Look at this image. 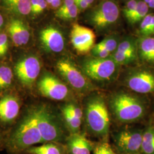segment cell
<instances>
[{
	"mask_svg": "<svg viewBox=\"0 0 154 154\" xmlns=\"http://www.w3.org/2000/svg\"><path fill=\"white\" fill-rule=\"evenodd\" d=\"M64 131L54 113L48 105L30 107L16 128L4 142L13 154H23L27 149L38 144L65 141Z\"/></svg>",
	"mask_w": 154,
	"mask_h": 154,
	"instance_id": "6da1fadb",
	"label": "cell"
},
{
	"mask_svg": "<svg viewBox=\"0 0 154 154\" xmlns=\"http://www.w3.org/2000/svg\"><path fill=\"white\" fill-rule=\"evenodd\" d=\"M83 115L88 132L97 138H106L110 127V114L105 99L94 93L85 100Z\"/></svg>",
	"mask_w": 154,
	"mask_h": 154,
	"instance_id": "7a4b0ae2",
	"label": "cell"
},
{
	"mask_svg": "<svg viewBox=\"0 0 154 154\" xmlns=\"http://www.w3.org/2000/svg\"><path fill=\"white\" fill-rule=\"evenodd\" d=\"M108 106L114 117L122 123L138 121L144 116L147 111L143 99L125 91L112 94L109 99Z\"/></svg>",
	"mask_w": 154,
	"mask_h": 154,
	"instance_id": "3957f363",
	"label": "cell"
},
{
	"mask_svg": "<svg viewBox=\"0 0 154 154\" xmlns=\"http://www.w3.org/2000/svg\"><path fill=\"white\" fill-rule=\"evenodd\" d=\"M118 67L111 56L106 58L92 57L83 61L82 71L91 82H107L115 79Z\"/></svg>",
	"mask_w": 154,
	"mask_h": 154,
	"instance_id": "277c9868",
	"label": "cell"
},
{
	"mask_svg": "<svg viewBox=\"0 0 154 154\" xmlns=\"http://www.w3.org/2000/svg\"><path fill=\"white\" fill-rule=\"evenodd\" d=\"M57 69L72 88L85 94L94 89L92 82L77 66L68 59H62L57 63Z\"/></svg>",
	"mask_w": 154,
	"mask_h": 154,
	"instance_id": "5b68a950",
	"label": "cell"
},
{
	"mask_svg": "<svg viewBox=\"0 0 154 154\" xmlns=\"http://www.w3.org/2000/svg\"><path fill=\"white\" fill-rule=\"evenodd\" d=\"M119 10L115 2L105 0L88 13V22L97 30H102L114 25L119 18Z\"/></svg>",
	"mask_w": 154,
	"mask_h": 154,
	"instance_id": "8992f818",
	"label": "cell"
},
{
	"mask_svg": "<svg viewBox=\"0 0 154 154\" xmlns=\"http://www.w3.org/2000/svg\"><path fill=\"white\" fill-rule=\"evenodd\" d=\"M123 84L136 93H154V70L147 67L134 69L127 73Z\"/></svg>",
	"mask_w": 154,
	"mask_h": 154,
	"instance_id": "52a82bcc",
	"label": "cell"
},
{
	"mask_svg": "<svg viewBox=\"0 0 154 154\" xmlns=\"http://www.w3.org/2000/svg\"><path fill=\"white\" fill-rule=\"evenodd\" d=\"M143 130L134 128L123 129L116 132L113 141L119 154H141Z\"/></svg>",
	"mask_w": 154,
	"mask_h": 154,
	"instance_id": "ba28073f",
	"label": "cell"
},
{
	"mask_svg": "<svg viewBox=\"0 0 154 154\" xmlns=\"http://www.w3.org/2000/svg\"><path fill=\"white\" fill-rule=\"evenodd\" d=\"M38 88L45 97L56 100L66 99L70 93L65 83L50 73H46L41 77L38 82Z\"/></svg>",
	"mask_w": 154,
	"mask_h": 154,
	"instance_id": "9c48e42d",
	"label": "cell"
},
{
	"mask_svg": "<svg viewBox=\"0 0 154 154\" xmlns=\"http://www.w3.org/2000/svg\"><path fill=\"white\" fill-rule=\"evenodd\" d=\"M41 63L35 56H28L17 62L14 72L20 81L25 86H32L41 71Z\"/></svg>",
	"mask_w": 154,
	"mask_h": 154,
	"instance_id": "30bf717a",
	"label": "cell"
},
{
	"mask_svg": "<svg viewBox=\"0 0 154 154\" xmlns=\"http://www.w3.org/2000/svg\"><path fill=\"white\" fill-rule=\"evenodd\" d=\"M70 37L72 45L79 54L88 53L95 46V35L93 31L78 23L72 25Z\"/></svg>",
	"mask_w": 154,
	"mask_h": 154,
	"instance_id": "8fae6325",
	"label": "cell"
},
{
	"mask_svg": "<svg viewBox=\"0 0 154 154\" xmlns=\"http://www.w3.org/2000/svg\"><path fill=\"white\" fill-rule=\"evenodd\" d=\"M61 112L67 128L72 134H79L82 123L83 112L79 105L69 102L63 105Z\"/></svg>",
	"mask_w": 154,
	"mask_h": 154,
	"instance_id": "7c38bea8",
	"label": "cell"
},
{
	"mask_svg": "<svg viewBox=\"0 0 154 154\" xmlns=\"http://www.w3.org/2000/svg\"><path fill=\"white\" fill-rule=\"evenodd\" d=\"M39 38L47 51L58 53L65 48V39L61 32L54 27H47L41 30Z\"/></svg>",
	"mask_w": 154,
	"mask_h": 154,
	"instance_id": "4fadbf2b",
	"label": "cell"
},
{
	"mask_svg": "<svg viewBox=\"0 0 154 154\" xmlns=\"http://www.w3.org/2000/svg\"><path fill=\"white\" fill-rule=\"evenodd\" d=\"M67 154H91L92 143L80 133L72 134L65 140Z\"/></svg>",
	"mask_w": 154,
	"mask_h": 154,
	"instance_id": "5bb4252c",
	"label": "cell"
},
{
	"mask_svg": "<svg viewBox=\"0 0 154 154\" xmlns=\"http://www.w3.org/2000/svg\"><path fill=\"white\" fill-rule=\"evenodd\" d=\"M20 105L18 99L8 95L0 99V120L4 122L13 121L18 115Z\"/></svg>",
	"mask_w": 154,
	"mask_h": 154,
	"instance_id": "9a60e30c",
	"label": "cell"
},
{
	"mask_svg": "<svg viewBox=\"0 0 154 154\" xmlns=\"http://www.w3.org/2000/svg\"><path fill=\"white\" fill-rule=\"evenodd\" d=\"M8 32L13 42L16 46H21L28 44L30 33L22 20H12L8 26Z\"/></svg>",
	"mask_w": 154,
	"mask_h": 154,
	"instance_id": "2e32d148",
	"label": "cell"
},
{
	"mask_svg": "<svg viewBox=\"0 0 154 154\" xmlns=\"http://www.w3.org/2000/svg\"><path fill=\"white\" fill-rule=\"evenodd\" d=\"M139 59L144 64L154 67V35L140 37L137 41Z\"/></svg>",
	"mask_w": 154,
	"mask_h": 154,
	"instance_id": "e0dca14e",
	"label": "cell"
},
{
	"mask_svg": "<svg viewBox=\"0 0 154 154\" xmlns=\"http://www.w3.org/2000/svg\"><path fill=\"white\" fill-rule=\"evenodd\" d=\"M65 146L61 143L48 142L34 146L26 149L23 154H65Z\"/></svg>",
	"mask_w": 154,
	"mask_h": 154,
	"instance_id": "ac0fdd59",
	"label": "cell"
},
{
	"mask_svg": "<svg viewBox=\"0 0 154 154\" xmlns=\"http://www.w3.org/2000/svg\"><path fill=\"white\" fill-rule=\"evenodd\" d=\"M6 7L11 11L21 16L31 13V0H3Z\"/></svg>",
	"mask_w": 154,
	"mask_h": 154,
	"instance_id": "d6986e66",
	"label": "cell"
},
{
	"mask_svg": "<svg viewBox=\"0 0 154 154\" xmlns=\"http://www.w3.org/2000/svg\"><path fill=\"white\" fill-rule=\"evenodd\" d=\"M141 154H154V126H149L143 130Z\"/></svg>",
	"mask_w": 154,
	"mask_h": 154,
	"instance_id": "ffe728a7",
	"label": "cell"
},
{
	"mask_svg": "<svg viewBox=\"0 0 154 154\" xmlns=\"http://www.w3.org/2000/svg\"><path fill=\"white\" fill-rule=\"evenodd\" d=\"M138 33L141 37L154 35V14L149 13L140 22Z\"/></svg>",
	"mask_w": 154,
	"mask_h": 154,
	"instance_id": "44dd1931",
	"label": "cell"
},
{
	"mask_svg": "<svg viewBox=\"0 0 154 154\" xmlns=\"http://www.w3.org/2000/svg\"><path fill=\"white\" fill-rule=\"evenodd\" d=\"M149 9L147 4L143 1H139L136 9L128 19V21L132 24L141 22L143 18L149 14Z\"/></svg>",
	"mask_w": 154,
	"mask_h": 154,
	"instance_id": "7402d4cb",
	"label": "cell"
},
{
	"mask_svg": "<svg viewBox=\"0 0 154 154\" xmlns=\"http://www.w3.org/2000/svg\"><path fill=\"white\" fill-rule=\"evenodd\" d=\"M112 58L118 66H123L130 64L138 59V55L132 53H123L115 51L112 55Z\"/></svg>",
	"mask_w": 154,
	"mask_h": 154,
	"instance_id": "603a6c76",
	"label": "cell"
},
{
	"mask_svg": "<svg viewBox=\"0 0 154 154\" xmlns=\"http://www.w3.org/2000/svg\"><path fill=\"white\" fill-rule=\"evenodd\" d=\"M13 72L11 69L6 66H0V92L11 85Z\"/></svg>",
	"mask_w": 154,
	"mask_h": 154,
	"instance_id": "cb8c5ba5",
	"label": "cell"
},
{
	"mask_svg": "<svg viewBox=\"0 0 154 154\" xmlns=\"http://www.w3.org/2000/svg\"><path fill=\"white\" fill-rule=\"evenodd\" d=\"M116 51L124 53H132L138 54L137 41L131 38L125 39L119 42Z\"/></svg>",
	"mask_w": 154,
	"mask_h": 154,
	"instance_id": "d4e9b609",
	"label": "cell"
},
{
	"mask_svg": "<svg viewBox=\"0 0 154 154\" xmlns=\"http://www.w3.org/2000/svg\"><path fill=\"white\" fill-rule=\"evenodd\" d=\"M119 44L118 39L115 37H109L103 39L97 44L95 45L93 48L105 49L110 51L111 53L116 51Z\"/></svg>",
	"mask_w": 154,
	"mask_h": 154,
	"instance_id": "484cf974",
	"label": "cell"
},
{
	"mask_svg": "<svg viewBox=\"0 0 154 154\" xmlns=\"http://www.w3.org/2000/svg\"><path fill=\"white\" fill-rule=\"evenodd\" d=\"M78 12V8L75 4L69 8L67 9L65 11L61 13H56V16L60 18L70 20H73L77 17Z\"/></svg>",
	"mask_w": 154,
	"mask_h": 154,
	"instance_id": "4316f807",
	"label": "cell"
},
{
	"mask_svg": "<svg viewBox=\"0 0 154 154\" xmlns=\"http://www.w3.org/2000/svg\"><path fill=\"white\" fill-rule=\"evenodd\" d=\"M94 154H116L110 144L107 142L97 144L94 147Z\"/></svg>",
	"mask_w": 154,
	"mask_h": 154,
	"instance_id": "83f0119b",
	"label": "cell"
},
{
	"mask_svg": "<svg viewBox=\"0 0 154 154\" xmlns=\"http://www.w3.org/2000/svg\"><path fill=\"white\" fill-rule=\"evenodd\" d=\"M8 48V35L5 33H0V57L6 55Z\"/></svg>",
	"mask_w": 154,
	"mask_h": 154,
	"instance_id": "f1b7e54d",
	"label": "cell"
},
{
	"mask_svg": "<svg viewBox=\"0 0 154 154\" xmlns=\"http://www.w3.org/2000/svg\"><path fill=\"white\" fill-rule=\"evenodd\" d=\"M138 4V1L136 0H130L125 6L123 12L125 16L127 18V20L132 15V13L135 11Z\"/></svg>",
	"mask_w": 154,
	"mask_h": 154,
	"instance_id": "f546056e",
	"label": "cell"
},
{
	"mask_svg": "<svg viewBox=\"0 0 154 154\" xmlns=\"http://www.w3.org/2000/svg\"><path fill=\"white\" fill-rule=\"evenodd\" d=\"M93 57L99 58H106L110 57L111 53L105 49H95L91 50Z\"/></svg>",
	"mask_w": 154,
	"mask_h": 154,
	"instance_id": "4dcf8cb0",
	"label": "cell"
},
{
	"mask_svg": "<svg viewBox=\"0 0 154 154\" xmlns=\"http://www.w3.org/2000/svg\"><path fill=\"white\" fill-rule=\"evenodd\" d=\"M74 4H75L74 0H65L63 5L61 6L56 13H61L62 11H65L67 9L69 8L70 7H71Z\"/></svg>",
	"mask_w": 154,
	"mask_h": 154,
	"instance_id": "1f68e13d",
	"label": "cell"
},
{
	"mask_svg": "<svg viewBox=\"0 0 154 154\" xmlns=\"http://www.w3.org/2000/svg\"><path fill=\"white\" fill-rule=\"evenodd\" d=\"M47 5H48V3L45 0H40L35 15H38V14L42 13L43 11H44L45 9L46 8Z\"/></svg>",
	"mask_w": 154,
	"mask_h": 154,
	"instance_id": "d6a6232c",
	"label": "cell"
},
{
	"mask_svg": "<svg viewBox=\"0 0 154 154\" xmlns=\"http://www.w3.org/2000/svg\"><path fill=\"white\" fill-rule=\"evenodd\" d=\"M74 1H75V4L77 5L78 8L81 10H85L88 8L89 6L90 5L84 0H74Z\"/></svg>",
	"mask_w": 154,
	"mask_h": 154,
	"instance_id": "836d02e7",
	"label": "cell"
},
{
	"mask_svg": "<svg viewBox=\"0 0 154 154\" xmlns=\"http://www.w3.org/2000/svg\"><path fill=\"white\" fill-rule=\"evenodd\" d=\"M40 0H31V13L35 15Z\"/></svg>",
	"mask_w": 154,
	"mask_h": 154,
	"instance_id": "e575fe53",
	"label": "cell"
},
{
	"mask_svg": "<svg viewBox=\"0 0 154 154\" xmlns=\"http://www.w3.org/2000/svg\"><path fill=\"white\" fill-rule=\"evenodd\" d=\"M61 0H53L50 4L52 8H57L61 5Z\"/></svg>",
	"mask_w": 154,
	"mask_h": 154,
	"instance_id": "d590c367",
	"label": "cell"
},
{
	"mask_svg": "<svg viewBox=\"0 0 154 154\" xmlns=\"http://www.w3.org/2000/svg\"><path fill=\"white\" fill-rule=\"evenodd\" d=\"M147 5L149 6V8L154 9V0H150Z\"/></svg>",
	"mask_w": 154,
	"mask_h": 154,
	"instance_id": "8d00e7d4",
	"label": "cell"
},
{
	"mask_svg": "<svg viewBox=\"0 0 154 154\" xmlns=\"http://www.w3.org/2000/svg\"><path fill=\"white\" fill-rule=\"evenodd\" d=\"M4 18L0 14V30L1 29V28L2 27L3 25H4Z\"/></svg>",
	"mask_w": 154,
	"mask_h": 154,
	"instance_id": "74e56055",
	"label": "cell"
},
{
	"mask_svg": "<svg viewBox=\"0 0 154 154\" xmlns=\"http://www.w3.org/2000/svg\"><path fill=\"white\" fill-rule=\"evenodd\" d=\"M85 1H86V2H88L89 5H91L94 2V0H84Z\"/></svg>",
	"mask_w": 154,
	"mask_h": 154,
	"instance_id": "f35d334b",
	"label": "cell"
},
{
	"mask_svg": "<svg viewBox=\"0 0 154 154\" xmlns=\"http://www.w3.org/2000/svg\"><path fill=\"white\" fill-rule=\"evenodd\" d=\"M45 1L47 2V3H48V4H51V1H52L53 0H45Z\"/></svg>",
	"mask_w": 154,
	"mask_h": 154,
	"instance_id": "ab89813d",
	"label": "cell"
},
{
	"mask_svg": "<svg viewBox=\"0 0 154 154\" xmlns=\"http://www.w3.org/2000/svg\"><path fill=\"white\" fill-rule=\"evenodd\" d=\"M2 143V137H1V133H0V146L1 144Z\"/></svg>",
	"mask_w": 154,
	"mask_h": 154,
	"instance_id": "60d3db41",
	"label": "cell"
},
{
	"mask_svg": "<svg viewBox=\"0 0 154 154\" xmlns=\"http://www.w3.org/2000/svg\"><path fill=\"white\" fill-rule=\"evenodd\" d=\"M150 0H143V1L144 2H146V4H147L148 2H149V1Z\"/></svg>",
	"mask_w": 154,
	"mask_h": 154,
	"instance_id": "b9f144b4",
	"label": "cell"
}]
</instances>
